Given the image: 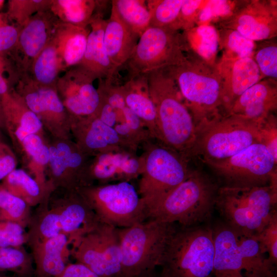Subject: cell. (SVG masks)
<instances>
[{
  "label": "cell",
  "mask_w": 277,
  "mask_h": 277,
  "mask_svg": "<svg viewBox=\"0 0 277 277\" xmlns=\"http://www.w3.org/2000/svg\"><path fill=\"white\" fill-rule=\"evenodd\" d=\"M177 226L175 223L147 220L128 227L117 228L122 277H135L157 268Z\"/></svg>",
  "instance_id": "obj_6"
},
{
  "label": "cell",
  "mask_w": 277,
  "mask_h": 277,
  "mask_svg": "<svg viewBox=\"0 0 277 277\" xmlns=\"http://www.w3.org/2000/svg\"><path fill=\"white\" fill-rule=\"evenodd\" d=\"M235 277H245L243 275L242 272L239 271H233Z\"/></svg>",
  "instance_id": "obj_53"
},
{
  "label": "cell",
  "mask_w": 277,
  "mask_h": 277,
  "mask_svg": "<svg viewBox=\"0 0 277 277\" xmlns=\"http://www.w3.org/2000/svg\"><path fill=\"white\" fill-rule=\"evenodd\" d=\"M260 123L233 115L211 121L196 131L190 159L196 157L203 163L223 160L261 143Z\"/></svg>",
  "instance_id": "obj_7"
},
{
  "label": "cell",
  "mask_w": 277,
  "mask_h": 277,
  "mask_svg": "<svg viewBox=\"0 0 277 277\" xmlns=\"http://www.w3.org/2000/svg\"><path fill=\"white\" fill-rule=\"evenodd\" d=\"M32 207L0 186V221H10L28 227Z\"/></svg>",
  "instance_id": "obj_40"
},
{
  "label": "cell",
  "mask_w": 277,
  "mask_h": 277,
  "mask_svg": "<svg viewBox=\"0 0 277 277\" xmlns=\"http://www.w3.org/2000/svg\"><path fill=\"white\" fill-rule=\"evenodd\" d=\"M188 50L183 34L179 31L149 27L139 37L125 65L127 66L129 76L149 74L181 63Z\"/></svg>",
  "instance_id": "obj_10"
},
{
  "label": "cell",
  "mask_w": 277,
  "mask_h": 277,
  "mask_svg": "<svg viewBox=\"0 0 277 277\" xmlns=\"http://www.w3.org/2000/svg\"><path fill=\"white\" fill-rule=\"evenodd\" d=\"M120 88L126 106L141 121L151 137L157 141L156 113L149 93L148 74L129 76Z\"/></svg>",
  "instance_id": "obj_26"
},
{
  "label": "cell",
  "mask_w": 277,
  "mask_h": 277,
  "mask_svg": "<svg viewBox=\"0 0 277 277\" xmlns=\"http://www.w3.org/2000/svg\"><path fill=\"white\" fill-rule=\"evenodd\" d=\"M148 78L156 113V141L189 160L196 128L176 83L165 68L149 73Z\"/></svg>",
  "instance_id": "obj_1"
},
{
  "label": "cell",
  "mask_w": 277,
  "mask_h": 277,
  "mask_svg": "<svg viewBox=\"0 0 277 277\" xmlns=\"http://www.w3.org/2000/svg\"><path fill=\"white\" fill-rule=\"evenodd\" d=\"M235 3L228 1H207L199 14L197 24L202 25L214 18L220 19L229 15L236 7Z\"/></svg>",
  "instance_id": "obj_46"
},
{
  "label": "cell",
  "mask_w": 277,
  "mask_h": 277,
  "mask_svg": "<svg viewBox=\"0 0 277 277\" xmlns=\"http://www.w3.org/2000/svg\"><path fill=\"white\" fill-rule=\"evenodd\" d=\"M106 23L100 12L94 13L92 17L85 52L78 65L91 73L95 79L114 83L118 70L111 63L105 50L104 34Z\"/></svg>",
  "instance_id": "obj_24"
},
{
  "label": "cell",
  "mask_w": 277,
  "mask_h": 277,
  "mask_svg": "<svg viewBox=\"0 0 277 277\" xmlns=\"http://www.w3.org/2000/svg\"><path fill=\"white\" fill-rule=\"evenodd\" d=\"M140 156L136 153L121 151L100 154L92 157L88 167V177L90 185L111 182H130L140 175Z\"/></svg>",
  "instance_id": "obj_21"
},
{
  "label": "cell",
  "mask_w": 277,
  "mask_h": 277,
  "mask_svg": "<svg viewBox=\"0 0 277 277\" xmlns=\"http://www.w3.org/2000/svg\"><path fill=\"white\" fill-rule=\"evenodd\" d=\"M10 89L8 84L3 76L2 72L0 69V102L3 96L6 94Z\"/></svg>",
  "instance_id": "obj_51"
},
{
  "label": "cell",
  "mask_w": 277,
  "mask_h": 277,
  "mask_svg": "<svg viewBox=\"0 0 277 277\" xmlns=\"http://www.w3.org/2000/svg\"><path fill=\"white\" fill-rule=\"evenodd\" d=\"M0 277H18L16 275L13 274L12 276H8L6 275V273H1L0 272Z\"/></svg>",
  "instance_id": "obj_54"
},
{
  "label": "cell",
  "mask_w": 277,
  "mask_h": 277,
  "mask_svg": "<svg viewBox=\"0 0 277 277\" xmlns=\"http://www.w3.org/2000/svg\"><path fill=\"white\" fill-rule=\"evenodd\" d=\"M217 33L219 48L223 51L221 57L229 59L252 57L255 42L230 29L219 28Z\"/></svg>",
  "instance_id": "obj_38"
},
{
  "label": "cell",
  "mask_w": 277,
  "mask_h": 277,
  "mask_svg": "<svg viewBox=\"0 0 277 277\" xmlns=\"http://www.w3.org/2000/svg\"><path fill=\"white\" fill-rule=\"evenodd\" d=\"M1 273H2V272H1Z\"/></svg>",
  "instance_id": "obj_57"
},
{
  "label": "cell",
  "mask_w": 277,
  "mask_h": 277,
  "mask_svg": "<svg viewBox=\"0 0 277 277\" xmlns=\"http://www.w3.org/2000/svg\"><path fill=\"white\" fill-rule=\"evenodd\" d=\"M183 35L188 49L211 65H215L219 48L217 29L209 24L199 25Z\"/></svg>",
  "instance_id": "obj_33"
},
{
  "label": "cell",
  "mask_w": 277,
  "mask_h": 277,
  "mask_svg": "<svg viewBox=\"0 0 277 277\" xmlns=\"http://www.w3.org/2000/svg\"><path fill=\"white\" fill-rule=\"evenodd\" d=\"M14 90L37 116L50 136L72 138L71 115L62 102L56 88L41 85L25 74L19 77Z\"/></svg>",
  "instance_id": "obj_14"
},
{
  "label": "cell",
  "mask_w": 277,
  "mask_h": 277,
  "mask_svg": "<svg viewBox=\"0 0 277 277\" xmlns=\"http://www.w3.org/2000/svg\"><path fill=\"white\" fill-rule=\"evenodd\" d=\"M16 151L19 154L29 174L37 180H44L49 158L47 134H28L21 142Z\"/></svg>",
  "instance_id": "obj_30"
},
{
  "label": "cell",
  "mask_w": 277,
  "mask_h": 277,
  "mask_svg": "<svg viewBox=\"0 0 277 277\" xmlns=\"http://www.w3.org/2000/svg\"><path fill=\"white\" fill-rule=\"evenodd\" d=\"M98 1L52 0L49 9L62 23L87 27Z\"/></svg>",
  "instance_id": "obj_34"
},
{
  "label": "cell",
  "mask_w": 277,
  "mask_h": 277,
  "mask_svg": "<svg viewBox=\"0 0 277 277\" xmlns=\"http://www.w3.org/2000/svg\"><path fill=\"white\" fill-rule=\"evenodd\" d=\"M8 272L18 277H34L33 258L24 246L0 247V272Z\"/></svg>",
  "instance_id": "obj_37"
},
{
  "label": "cell",
  "mask_w": 277,
  "mask_h": 277,
  "mask_svg": "<svg viewBox=\"0 0 277 277\" xmlns=\"http://www.w3.org/2000/svg\"><path fill=\"white\" fill-rule=\"evenodd\" d=\"M17 157L5 143L0 142V182L16 168Z\"/></svg>",
  "instance_id": "obj_48"
},
{
  "label": "cell",
  "mask_w": 277,
  "mask_h": 277,
  "mask_svg": "<svg viewBox=\"0 0 277 277\" xmlns=\"http://www.w3.org/2000/svg\"><path fill=\"white\" fill-rule=\"evenodd\" d=\"M165 69L176 83L192 116L196 132L224 115L222 83L215 65L188 50L181 63Z\"/></svg>",
  "instance_id": "obj_2"
},
{
  "label": "cell",
  "mask_w": 277,
  "mask_h": 277,
  "mask_svg": "<svg viewBox=\"0 0 277 277\" xmlns=\"http://www.w3.org/2000/svg\"><path fill=\"white\" fill-rule=\"evenodd\" d=\"M49 205L57 213L62 233L70 246L102 224L78 190H54Z\"/></svg>",
  "instance_id": "obj_16"
},
{
  "label": "cell",
  "mask_w": 277,
  "mask_h": 277,
  "mask_svg": "<svg viewBox=\"0 0 277 277\" xmlns=\"http://www.w3.org/2000/svg\"><path fill=\"white\" fill-rule=\"evenodd\" d=\"M139 37L120 18L111 8L106 20L104 43L107 54L113 66L118 70L131 56Z\"/></svg>",
  "instance_id": "obj_28"
},
{
  "label": "cell",
  "mask_w": 277,
  "mask_h": 277,
  "mask_svg": "<svg viewBox=\"0 0 277 277\" xmlns=\"http://www.w3.org/2000/svg\"><path fill=\"white\" fill-rule=\"evenodd\" d=\"M219 28L235 30L254 42L277 35L276 1L252 0L241 3L228 16L216 22Z\"/></svg>",
  "instance_id": "obj_15"
},
{
  "label": "cell",
  "mask_w": 277,
  "mask_h": 277,
  "mask_svg": "<svg viewBox=\"0 0 277 277\" xmlns=\"http://www.w3.org/2000/svg\"><path fill=\"white\" fill-rule=\"evenodd\" d=\"M95 80L91 73L78 65L59 77L56 85L57 92L70 115H95L101 101L98 90L93 85Z\"/></svg>",
  "instance_id": "obj_17"
},
{
  "label": "cell",
  "mask_w": 277,
  "mask_h": 277,
  "mask_svg": "<svg viewBox=\"0 0 277 277\" xmlns=\"http://www.w3.org/2000/svg\"><path fill=\"white\" fill-rule=\"evenodd\" d=\"M207 1L184 0L175 25L176 30L186 31L197 24L199 14Z\"/></svg>",
  "instance_id": "obj_45"
},
{
  "label": "cell",
  "mask_w": 277,
  "mask_h": 277,
  "mask_svg": "<svg viewBox=\"0 0 277 277\" xmlns=\"http://www.w3.org/2000/svg\"><path fill=\"white\" fill-rule=\"evenodd\" d=\"M162 277H212L214 268L212 228L178 225L159 266Z\"/></svg>",
  "instance_id": "obj_5"
},
{
  "label": "cell",
  "mask_w": 277,
  "mask_h": 277,
  "mask_svg": "<svg viewBox=\"0 0 277 277\" xmlns=\"http://www.w3.org/2000/svg\"><path fill=\"white\" fill-rule=\"evenodd\" d=\"M60 21L49 9L32 15L19 29L13 51L19 75L28 74L34 59L53 38Z\"/></svg>",
  "instance_id": "obj_18"
},
{
  "label": "cell",
  "mask_w": 277,
  "mask_h": 277,
  "mask_svg": "<svg viewBox=\"0 0 277 277\" xmlns=\"http://www.w3.org/2000/svg\"><path fill=\"white\" fill-rule=\"evenodd\" d=\"M184 2V0L146 1L150 13L149 27L176 30L175 25Z\"/></svg>",
  "instance_id": "obj_39"
},
{
  "label": "cell",
  "mask_w": 277,
  "mask_h": 277,
  "mask_svg": "<svg viewBox=\"0 0 277 277\" xmlns=\"http://www.w3.org/2000/svg\"><path fill=\"white\" fill-rule=\"evenodd\" d=\"M0 142H1V141H0Z\"/></svg>",
  "instance_id": "obj_56"
},
{
  "label": "cell",
  "mask_w": 277,
  "mask_h": 277,
  "mask_svg": "<svg viewBox=\"0 0 277 277\" xmlns=\"http://www.w3.org/2000/svg\"><path fill=\"white\" fill-rule=\"evenodd\" d=\"M262 252L268 254V259L274 266L277 264V211L271 216L262 231L254 236Z\"/></svg>",
  "instance_id": "obj_43"
},
{
  "label": "cell",
  "mask_w": 277,
  "mask_h": 277,
  "mask_svg": "<svg viewBox=\"0 0 277 277\" xmlns=\"http://www.w3.org/2000/svg\"><path fill=\"white\" fill-rule=\"evenodd\" d=\"M49 158L46 169L47 182L57 189L78 190L90 186L88 177L91 157L84 153L73 138L48 137Z\"/></svg>",
  "instance_id": "obj_13"
},
{
  "label": "cell",
  "mask_w": 277,
  "mask_h": 277,
  "mask_svg": "<svg viewBox=\"0 0 277 277\" xmlns=\"http://www.w3.org/2000/svg\"><path fill=\"white\" fill-rule=\"evenodd\" d=\"M219 188L204 172L191 169L176 188L146 207L147 220L177 224L182 227L197 226L211 217Z\"/></svg>",
  "instance_id": "obj_3"
},
{
  "label": "cell",
  "mask_w": 277,
  "mask_h": 277,
  "mask_svg": "<svg viewBox=\"0 0 277 277\" xmlns=\"http://www.w3.org/2000/svg\"><path fill=\"white\" fill-rule=\"evenodd\" d=\"M5 3V1L4 0H0V10L2 8V7L4 6Z\"/></svg>",
  "instance_id": "obj_55"
},
{
  "label": "cell",
  "mask_w": 277,
  "mask_h": 277,
  "mask_svg": "<svg viewBox=\"0 0 277 277\" xmlns=\"http://www.w3.org/2000/svg\"><path fill=\"white\" fill-rule=\"evenodd\" d=\"M70 130L74 141L84 153L91 157L110 152H136L113 128L94 115L86 117L71 115Z\"/></svg>",
  "instance_id": "obj_19"
},
{
  "label": "cell",
  "mask_w": 277,
  "mask_h": 277,
  "mask_svg": "<svg viewBox=\"0 0 277 277\" xmlns=\"http://www.w3.org/2000/svg\"><path fill=\"white\" fill-rule=\"evenodd\" d=\"M143 145L141 172L137 192L146 207L165 197L189 175V160L156 141Z\"/></svg>",
  "instance_id": "obj_8"
},
{
  "label": "cell",
  "mask_w": 277,
  "mask_h": 277,
  "mask_svg": "<svg viewBox=\"0 0 277 277\" xmlns=\"http://www.w3.org/2000/svg\"><path fill=\"white\" fill-rule=\"evenodd\" d=\"M262 79L277 78V44L275 38L256 45L252 55Z\"/></svg>",
  "instance_id": "obj_41"
},
{
  "label": "cell",
  "mask_w": 277,
  "mask_h": 277,
  "mask_svg": "<svg viewBox=\"0 0 277 277\" xmlns=\"http://www.w3.org/2000/svg\"><path fill=\"white\" fill-rule=\"evenodd\" d=\"M276 108V80L264 78L239 96L227 115H235L260 123Z\"/></svg>",
  "instance_id": "obj_22"
},
{
  "label": "cell",
  "mask_w": 277,
  "mask_h": 277,
  "mask_svg": "<svg viewBox=\"0 0 277 277\" xmlns=\"http://www.w3.org/2000/svg\"><path fill=\"white\" fill-rule=\"evenodd\" d=\"M229 187L261 186L277 182L276 161L260 143L225 160L204 162Z\"/></svg>",
  "instance_id": "obj_11"
},
{
  "label": "cell",
  "mask_w": 277,
  "mask_h": 277,
  "mask_svg": "<svg viewBox=\"0 0 277 277\" xmlns=\"http://www.w3.org/2000/svg\"><path fill=\"white\" fill-rule=\"evenodd\" d=\"M111 2V8L139 37L149 27L150 13L146 1L113 0Z\"/></svg>",
  "instance_id": "obj_36"
},
{
  "label": "cell",
  "mask_w": 277,
  "mask_h": 277,
  "mask_svg": "<svg viewBox=\"0 0 277 277\" xmlns=\"http://www.w3.org/2000/svg\"><path fill=\"white\" fill-rule=\"evenodd\" d=\"M261 143L264 145L277 161V120L273 113L260 124Z\"/></svg>",
  "instance_id": "obj_47"
},
{
  "label": "cell",
  "mask_w": 277,
  "mask_h": 277,
  "mask_svg": "<svg viewBox=\"0 0 277 277\" xmlns=\"http://www.w3.org/2000/svg\"><path fill=\"white\" fill-rule=\"evenodd\" d=\"M0 186L32 208L37 206L53 191L52 189L43 188L23 169L16 168L1 182Z\"/></svg>",
  "instance_id": "obj_31"
},
{
  "label": "cell",
  "mask_w": 277,
  "mask_h": 277,
  "mask_svg": "<svg viewBox=\"0 0 277 277\" xmlns=\"http://www.w3.org/2000/svg\"><path fill=\"white\" fill-rule=\"evenodd\" d=\"M135 277H162L157 268L145 271Z\"/></svg>",
  "instance_id": "obj_52"
},
{
  "label": "cell",
  "mask_w": 277,
  "mask_h": 277,
  "mask_svg": "<svg viewBox=\"0 0 277 277\" xmlns=\"http://www.w3.org/2000/svg\"><path fill=\"white\" fill-rule=\"evenodd\" d=\"M0 124L4 126L12 143L26 133L46 135L42 123L14 88L0 102Z\"/></svg>",
  "instance_id": "obj_23"
},
{
  "label": "cell",
  "mask_w": 277,
  "mask_h": 277,
  "mask_svg": "<svg viewBox=\"0 0 277 277\" xmlns=\"http://www.w3.org/2000/svg\"><path fill=\"white\" fill-rule=\"evenodd\" d=\"M60 72L56 50L51 40L34 59L27 75L41 85L56 88Z\"/></svg>",
  "instance_id": "obj_35"
},
{
  "label": "cell",
  "mask_w": 277,
  "mask_h": 277,
  "mask_svg": "<svg viewBox=\"0 0 277 277\" xmlns=\"http://www.w3.org/2000/svg\"><path fill=\"white\" fill-rule=\"evenodd\" d=\"M78 191L103 224L122 228L147 220L146 205L130 182L94 184Z\"/></svg>",
  "instance_id": "obj_9"
},
{
  "label": "cell",
  "mask_w": 277,
  "mask_h": 277,
  "mask_svg": "<svg viewBox=\"0 0 277 277\" xmlns=\"http://www.w3.org/2000/svg\"><path fill=\"white\" fill-rule=\"evenodd\" d=\"M51 2L46 0H10L8 1V11L5 14L8 21L14 22L16 27L20 29L34 14L49 9Z\"/></svg>",
  "instance_id": "obj_42"
},
{
  "label": "cell",
  "mask_w": 277,
  "mask_h": 277,
  "mask_svg": "<svg viewBox=\"0 0 277 277\" xmlns=\"http://www.w3.org/2000/svg\"><path fill=\"white\" fill-rule=\"evenodd\" d=\"M70 254L99 277H122L117 228L101 224L71 246Z\"/></svg>",
  "instance_id": "obj_12"
},
{
  "label": "cell",
  "mask_w": 277,
  "mask_h": 277,
  "mask_svg": "<svg viewBox=\"0 0 277 277\" xmlns=\"http://www.w3.org/2000/svg\"><path fill=\"white\" fill-rule=\"evenodd\" d=\"M69 239L64 234L29 247L33 258L34 277H55L65 269L70 254Z\"/></svg>",
  "instance_id": "obj_25"
},
{
  "label": "cell",
  "mask_w": 277,
  "mask_h": 277,
  "mask_svg": "<svg viewBox=\"0 0 277 277\" xmlns=\"http://www.w3.org/2000/svg\"><path fill=\"white\" fill-rule=\"evenodd\" d=\"M215 66L222 83V109L224 115H227L239 96L262 78L252 57L236 59L221 57Z\"/></svg>",
  "instance_id": "obj_20"
},
{
  "label": "cell",
  "mask_w": 277,
  "mask_h": 277,
  "mask_svg": "<svg viewBox=\"0 0 277 277\" xmlns=\"http://www.w3.org/2000/svg\"><path fill=\"white\" fill-rule=\"evenodd\" d=\"M277 186L219 187L215 208L241 235L255 236L276 211Z\"/></svg>",
  "instance_id": "obj_4"
},
{
  "label": "cell",
  "mask_w": 277,
  "mask_h": 277,
  "mask_svg": "<svg viewBox=\"0 0 277 277\" xmlns=\"http://www.w3.org/2000/svg\"><path fill=\"white\" fill-rule=\"evenodd\" d=\"M50 196L32 212L27 227L28 246L48 240L62 233L58 214L49 205Z\"/></svg>",
  "instance_id": "obj_32"
},
{
  "label": "cell",
  "mask_w": 277,
  "mask_h": 277,
  "mask_svg": "<svg viewBox=\"0 0 277 277\" xmlns=\"http://www.w3.org/2000/svg\"><path fill=\"white\" fill-rule=\"evenodd\" d=\"M214 244L213 275L243 271L244 266L237 242V233L226 223L212 228Z\"/></svg>",
  "instance_id": "obj_29"
},
{
  "label": "cell",
  "mask_w": 277,
  "mask_h": 277,
  "mask_svg": "<svg viewBox=\"0 0 277 277\" xmlns=\"http://www.w3.org/2000/svg\"><path fill=\"white\" fill-rule=\"evenodd\" d=\"M90 27H83L60 22L52 41L55 46L61 72L80 64L84 55Z\"/></svg>",
  "instance_id": "obj_27"
},
{
  "label": "cell",
  "mask_w": 277,
  "mask_h": 277,
  "mask_svg": "<svg viewBox=\"0 0 277 277\" xmlns=\"http://www.w3.org/2000/svg\"><path fill=\"white\" fill-rule=\"evenodd\" d=\"M55 277H99L85 265L79 263H69L64 271Z\"/></svg>",
  "instance_id": "obj_50"
},
{
  "label": "cell",
  "mask_w": 277,
  "mask_h": 277,
  "mask_svg": "<svg viewBox=\"0 0 277 277\" xmlns=\"http://www.w3.org/2000/svg\"><path fill=\"white\" fill-rule=\"evenodd\" d=\"M19 29L9 24L0 26V53L11 51L15 46Z\"/></svg>",
  "instance_id": "obj_49"
},
{
  "label": "cell",
  "mask_w": 277,
  "mask_h": 277,
  "mask_svg": "<svg viewBox=\"0 0 277 277\" xmlns=\"http://www.w3.org/2000/svg\"><path fill=\"white\" fill-rule=\"evenodd\" d=\"M26 228L10 221H0V247H19L27 244Z\"/></svg>",
  "instance_id": "obj_44"
}]
</instances>
